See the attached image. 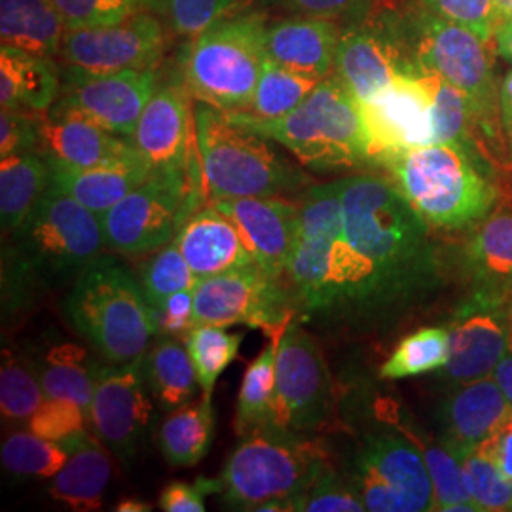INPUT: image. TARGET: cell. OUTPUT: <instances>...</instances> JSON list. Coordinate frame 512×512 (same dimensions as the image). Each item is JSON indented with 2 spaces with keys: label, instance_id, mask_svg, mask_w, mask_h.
<instances>
[{
  "label": "cell",
  "instance_id": "1",
  "mask_svg": "<svg viewBox=\"0 0 512 512\" xmlns=\"http://www.w3.org/2000/svg\"><path fill=\"white\" fill-rule=\"evenodd\" d=\"M340 184L349 260L344 329H391L442 289L431 226L382 175L359 173Z\"/></svg>",
  "mask_w": 512,
  "mask_h": 512
},
{
  "label": "cell",
  "instance_id": "2",
  "mask_svg": "<svg viewBox=\"0 0 512 512\" xmlns=\"http://www.w3.org/2000/svg\"><path fill=\"white\" fill-rule=\"evenodd\" d=\"M300 232L283 283L296 321L344 329L348 304V243L342 217V184H311L300 196Z\"/></svg>",
  "mask_w": 512,
  "mask_h": 512
},
{
  "label": "cell",
  "instance_id": "3",
  "mask_svg": "<svg viewBox=\"0 0 512 512\" xmlns=\"http://www.w3.org/2000/svg\"><path fill=\"white\" fill-rule=\"evenodd\" d=\"M196 150L207 200L285 198L310 186L304 171L275 150L274 141L234 112L198 103Z\"/></svg>",
  "mask_w": 512,
  "mask_h": 512
},
{
  "label": "cell",
  "instance_id": "4",
  "mask_svg": "<svg viewBox=\"0 0 512 512\" xmlns=\"http://www.w3.org/2000/svg\"><path fill=\"white\" fill-rule=\"evenodd\" d=\"M107 249L101 219L73 196L48 186L29 217L12 232L10 285L55 289L74 283Z\"/></svg>",
  "mask_w": 512,
  "mask_h": 512
},
{
  "label": "cell",
  "instance_id": "5",
  "mask_svg": "<svg viewBox=\"0 0 512 512\" xmlns=\"http://www.w3.org/2000/svg\"><path fill=\"white\" fill-rule=\"evenodd\" d=\"M234 114L315 173L374 164L361 103L334 74L323 78L287 116L260 120L245 110Z\"/></svg>",
  "mask_w": 512,
  "mask_h": 512
},
{
  "label": "cell",
  "instance_id": "6",
  "mask_svg": "<svg viewBox=\"0 0 512 512\" xmlns=\"http://www.w3.org/2000/svg\"><path fill=\"white\" fill-rule=\"evenodd\" d=\"M382 165L431 228H475L495 209L497 186L484 164L456 145L408 148Z\"/></svg>",
  "mask_w": 512,
  "mask_h": 512
},
{
  "label": "cell",
  "instance_id": "7",
  "mask_svg": "<svg viewBox=\"0 0 512 512\" xmlns=\"http://www.w3.org/2000/svg\"><path fill=\"white\" fill-rule=\"evenodd\" d=\"M63 311L73 329L107 363H128L147 353L156 336L141 281L118 258L101 255L76 277Z\"/></svg>",
  "mask_w": 512,
  "mask_h": 512
},
{
  "label": "cell",
  "instance_id": "8",
  "mask_svg": "<svg viewBox=\"0 0 512 512\" xmlns=\"http://www.w3.org/2000/svg\"><path fill=\"white\" fill-rule=\"evenodd\" d=\"M323 463L300 433L266 423L241 437L220 473L219 494L236 511H302Z\"/></svg>",
  "mask_w": 512,
  "mask_h": 512
},
{
  "label": "cell",
  "instance_id": "9",
  "mask_svg": "<svg viewBox=\"0 0 512 512\" xmlns=\"http://www.w3.org/2000/svg\"><path fill=\"white\" fill-rule=\"evenodd\" d=\"M266 25V14L243 12L188 38L179 78L192 99L228 112L247 110L268 61Z\"/></svg>",
  "mask_w": 512,
  "mask_h": 512
},
{
  "label": "cell",
  "instance_id": "10",
  "mask_svg": "<svg viewBox=\"0 0 512 512\" xmlns=\"http://www.w3.org/2000/svg\"><path fill=\"white\" fill-rule=\"evenodd\" d=\"M404 37L416 65L439 74L465 93L475 110L478 129L495 139L499 122V88L495 80V42L469 27L440 18L408 0L399 8Z\"/></svg>",
  "mask_w": 512,
  "mask_h": 512
},
{
  "label": "cell",
  "instance_id": "11",
  "mask_svg": "<svg viewBox=\"0 0 512 512\" xmlns=\"http://www.w3.org/2000/svg\"><path fill=\"white\" fill-rule=\"evenodd\" d=\"M207 190L200 171H152L145 183L101 217L107 249L124 256L154 253L177 238Z\"/></svg>",
  "mask_w": 512,
  "mask_h": 512
},
{
  "label": "cell",
  "instance_id": "12",
  "mask_svg": "<svg viewBox=\"0 0 512 512\" xmlns=\"http://www.w3.org/2000/svg\"><path fill=\"white\" fill-rule=\"evenodd\" d=\"M416 71L399 8L380 6L376 0L344 18L332 74L359 103L382 92L397 76Z\"/></svg>",
  "mask_w": 512,
  "mask_h": 512
},
{
  "label": "cell",
  "instance_id": "13",
  "mask_svg": "<svg viewBox=\"0 0 512 512\" xmlns=\"http://www.w3.org/2000/svg\"><path fill=\"white\" fill-rule=\"evenodd\" d=\"M351 484L366 511L423 512L435 509L433 482L420 448L403 429H380L361 440Z\"/></svg>",
  "mask_w": 512,
  "mask_h": 512
},
{
  "label": "cell",
  "instance_id": "14",
  "mask_svg": "<svg viewBox=\"0 0 512 512\" xmlns=\"http://www.w3.org/2000/svg\"><path fill=\"white\" fill-rule=\"evenodd\" d=\"M192 293L194 327L247 325L279 340L296 319L283 279L266 274L256 262L198 279Z\"/></svg>",
  "mask_w": 512,
  "mask_h": 512
},
{
  "label": "cell",
  "instance_id": "15",
  "mask_svg": "<svg viewBox=\"0 0 512 512\" xmlns=\"http://www.w3.org/2000/svg\"><path fill=\"white\" fill-rule=\"evenodd\" d=\"M332 408V376L323 349L294 319L277 348L270 423L302 435L327 425Z\"/></svg>",
  "mask_w": 512,
  "mask_h": 512
},
{
  "label": "cell",
  "instance_id": "16",
  "mask_svg": "<svg viewBox=\"0 0 512 512\" xmlns=\"http://www.w3.org/2000/svg\"><path fill=\"white\" fill-rule=\"evenodd\" d=\"M158 84V67L118 73L61 67V93L50 110L80 116L110 133L131 137Z\"/></svg>",
  "mask_w": 512,
  "mask_h": 512
},
{
  "label": "cell",
  "instance_id": "17",
  "mask_svg": "<svg viewBox=\"0 0 512 512\" xmlns=\"http://www.w3.org/2000/svg\"><path fill=\"white\" fill-rule=\"evenodd\" d=\"M158 14H139L109 25L67 29L59 57L63 67L88 73H118L158 67L167 33Z\"/></svg>",
  "mask_w": 512,
  "mask_h": 512
},
{
  "label": "cell",
  "instance_id": "18",
  "mask_svg": "<svg viewBox=\"0 0 512 512\" xmlns=\"http://www.w3.org/2000/svg\"><path fill=\"white\" fill-rule=\"evenodd\" d=\"M143 357L120 365H99L88 410L93 435L122 461L137 454L152 418Z\"/></svg>",
  "mask_w": 512,
  "mask_h": 512
},
{
  "label": "cell",
  "instance_id": "19",
  "mask_svg": "<svg viewBox=\"0 0 512 512\" xmlns=\"http://www.w3.org/2000/svg\"><path fill=\"white\" fill-rule=\"evenodd\" d=\"M450 355L442 368L448 384L459 385L492 376L511 332L507 304L501 298L469 293L448 323Z\"/></svg>",
  "mask_w": 512,
  "mask_h": 512
},
{
  "label": "cell",
  "instance_id": "20",
  "mask_svg": "<svg viewBox=\"0 0 512 512\" xmlns=\"http://www.w3.org/2000/svg\"><path fill=\"white\" fill-rule=\"evenodd\" d=\"M374 164L408 148L435 143L431 101L420 74H401L361 103Z\"/></svg>",
  "mask_w": 512,
  "mask_h": 512
},
{
  "label": "cell",
  "instance_id": "21",
  "mask_svg": "<svg viewBox=\"0 0 512 512\" xmlns=\"http://www.w3.org/2000/svg\"><path fill=\"white\" fill-rule=\"evenodd\" d=\"M236 224L249 253L266 272L283 279L300 232V205L283 198H232L211 202Z\"/></svg>",
  "mask_w": 512,
  "mask_h": 512
},
{
  "label": "cell",
  "instance_id": "22",
  "mask_svg": "<svg viewBox=\"0 0 512 512\" xmlns=\"http://www.w3.org/2000/svg\"><path fill=\"white\" fill-rule=\"evenodd\" d=\"M192 95L181 78L158 84L139 124L129 137L152 171H188L194 164L190 135H194Z\"/></svg>",
  "mask_w": 512,
  "mask_h": 512
},
{
  "label": "cell",
  "instance_id": "23",
  "mask_svg": "<svg viewBox=\"0 0 512 512\" xmlns=\"http://www.w3.org/2000/svg\"><path fill=\"white\" fill-rule=\"evenodd\" d=\"M512 404L494 378L452 385L439 406L440 442L461 459L494 439L511 421Z\"/></svg>",
  "mask_w": 512,
  "mask_h": 512
},
{
  "label": "cell",
  "instance_id": "24",
  "mask_svg": "<svg viewBox=\"0 0 512 512\" xmlns=\"http://www.w3.org/2000/svg\"><path fill=\"white\" fill-rule=\"evenodd\" d=\"M40 154L50 164L90 169L141 156L131 139L110 133L92 122L48 110L40 120Z\"/></svg>",
  "mask_w": 512,
  "mask_h": 512
},
{
  "label": "cell",
  "instance_id": "25",
  "mask_svg": "<svg viewBox=\"0 0 512 512\" xmlns=\"http://www.w3.org/2000/svg\"><path fill=\"white\" fill-rule=\"evenodd\" d=\"M340 35V19L310 16L274 19L266 25V54L281 67L323 80L334 71Z\"/></svg>",
  "mask_w": 512,
  "mask_h": 512
},
{
  "label": "cell",
  "instance_id": "26",
  "mask_svg": "<svg viewBox=\"0 0 512 512\" xmlns=\"http://www.w3.org/2000/svg\"><path fill=\"white\" fill-rule=\"evenodd\" d=\"M175 243L198 279L255 262L236 224L213 203L200 207L184 222Z\"/></svg>",
  "mask_w": 512,
  "mask_h": 512
},
{
  "label": "cell",
  "instance_id": "27",
  "mask_svg": "<svg viewBox=\"0 0 512 512\" xmlns=\"http://www.w3.org/2000/svg\"><path fill=\"white\" fill-rule=\"evenodd\" d=\"M463 270L469 293L505 300L512 291V209H497L473 228Z\"/></svg>",
  "mask_w": 512,
  "mask_h": 512
},
{
  "label": "cell",
  "instance_id": "28",
  "mask_svg": "<svg viewBox=\"0 0 512 512\" xmlns=\"http://www.w3.org/2000/svg\"><path fill=\"white\" fill-rule=\"evenodd\" d=\"M150 173L152 169L143 156L90 169L50 164V184L76 198L101 219L110 207L124 200L139 184L145 183Z\"/></svg>",
  "mask_w": 512,
  "mask_h": 512
},
{
  "label": "cell",
  "instance_id": "29",
  "mask_svg": "<svg viewBox=\"0 0 512 512\" xmlns=\"http://www.w3.org/2000/svg\"><path fill=\"white\" fill-rule=\"evenodd\" d=\"M69 442L73 454L52 478L50 495L73 511H99L112 476L110 452L90 431Z\"/></svg>",
  "mask_w": 512,
  "mask_h": 512
},
{
  "label": "cell",
  "instance_id": "30",
  "mask_svg": "<svg viewBox=\"0 0 512 512\" xmlns=\"http://www.w3.org/2000/svg\"><path fill=\"white\" fill-rule=\"evenodd\" d=\"M61 93V69L52 57L0 46L2 110L46 114Z\"/></svg>",
  "mask_w": 512,
  "mask_h": 512
},
{
  "label": "cell",
  "instance_id": "31",
  "mask_svg": "<svg viewBox=\"0 0 512 512\" xmlns=\"http://www.w3.org/2000/svg\"><path fill=\"white\" fill-rule=\"evenodd\" d=\"M67 25L52 0H0V44L59 57Z\"/></svg>",
  "mask_w": 512,
  "mask_h": 512
},
{
  "label": "cell",
  "instance_id": "32",
  "mask_svg": "<svg viewBox=\"0 0 512 512\" xmlns=\"http://www.w3.org/2000/svg\"><path fill=\"white\" fill-rule=\"evenodd\" d=\"M143 372L150 395L165 412L192 403L200 385L190 351L177 336L158 338L143 357Z\"/></svg>",
  "mask_w": 512,
  "mask_h": 512
},
{
  "label": "cell",
  "instance_id": "33",
  "mask_svg": "<svg viewBox=\"0 0 512 512\" xmlns=\"http://www.w3.org/2000/svg\"><path fill=\"white\" fill-rule=\"evenodd\" d=\"M418 74L431 101L435 143L456 145L469 152L480 164H486V156L482 154L476 141L478 124L475 110L471 107L467 95L459 92L454 84H450L448 80H444L442 76L429 69L418 67Z\"/></svg>",
  "mask_w": 512,
  "mask_h": 512
},
{
  "label": "cell",
  "instance_id": "34",
  "mask_svg": "<svg viewBox=\"0 0 512 512\" xmlns=\"http://www.w3.org/2000/svg\"><path fill=\"white\" fill-rule=\"evenodd\" d=\"M50 186V164L40 152L6 156L0 162V220L12 234Z\"/></svg>",
  "mask_w": 512,
  "mask_h": 512
},
{
  "label": "cell",
  "instance_id": "35",
  "mask_svg": "<svg viewBox=\"0 0 512 512\" xmlns=\"http://www.w3.org/2000/svg\"><path fill=\"white\" fill-rule=\"evenodd\" d=\"M215 439V412L211 401L188 403L173 410L160 425L158 446L173 467H194Z\"/></svg>",
  "mask_w": 512,
  "mask_h": 512
},
{
  "label": "cell",
  "instance_id": "36",
  "mask_svg": "<svg viewBox=\"0 0 512 512\" xmlns=\"http://www.w3.org/2000/svg\"><path fill=\"white\" fill-rule=\"evenodd\" d=\"M99 365L76 344H57L35 361L44 395L74 401L86 412L92 404Z\"/></svg>",
  "mask_w": 512,
  "mask_h": 512
},
{
  "label": "cell",
  "instance_id": "37",
  "mask_svg": "<svg viewBox=\"0 0 512 512\" xmlns=\"http://www.w3.org/2000/svg\"><path fill=\"white\" fill-rule=\"evenodd\" d=\"M71 454L69 442L44 439L31 431L10 433L0 448L2 467L18 478H54Z\"/></svg>",
  "mask_w": 512,
  "mask_h": 512
},
{
  "label": "cell",
  "instance_id": "38",
  "mask_svg": "<svg viewBox=\"0 0 512 512\" xmlns=\"http://www.w3.org/2000/svg\"><path fill=\"white\" fill-rule=\"evenodd\" d=\"M321 80L266 61L253 99L245 112L260 120H275L293 112Z\"/></svg>",
  "mask_w": 512,
  "mask_h": 512
},
{
  "label": "cell",
  "instance_id": "39",
  "mask_svg": "<svg viewBox=\"0 0 512 512\" xmlns=\"http://www.w3.org/2000/svg\"><path fill=\"white\" fill-rule=\"evenodd\" d=\"M279 340H272L245 370L236 406V433L239 437L270 423Z\"/></svg>",
  "mask_w": 512,
  "mask_h": 512
},
{
  "label": "cell",
  "instance_id": "40",
  "mask_svg": "<svg viewBox=\"0 0 512 512\" xmlns=\"http://www.w3.org/2000/svg\"><path fill=\"white\" fill-rule=\"evenodd\" d=\"M448 329L427 327L408 334L380 368L384 380H403L442 370L448 363Z\"/></svg>",
  "mask_w": 512,
  "mask_h": 512
},
{
  "label": "cell",
  "instance_id": "41",
  "mask_svg": "<svg viewBox=\"0 0 512 512\" xmlns=\"http://www.w3.org/2000/svg\"><path fill=\"white\" fill-rule=\"evenodd\" d=\"M183 340L196 366L203 399L211 401L220 374L238 357L243 334L228 332L217 325H200L190 330Z\"/></svg>",
  "mask_w": 512,
  "mask_h": 512
},
{
  "label": "cell",
  "instance_id": "42",
  "mask_svg": "<svg viewBox=\"0 0 512 512\" xmlns=\"http://www.w3.org/2000/svg\"><path fill=\"white\" fill-rule=\"evenodd\" d=\"M490 440L459 459L463 482L478 511H512V480L501 471Z\"/></svg>",
  "mask_w": 512,
  "mask_h": 512
},
{
  "label": "cell",
  "instance_id": "43",
  "mask_svg": "<svg viewBox=\"0 0 512 512\" xmlns=\"http://www.w3.org/2000/svg\"><path fill=\"white\" fill-rule=\"evenodd\" d=\"M403 431L416 442L429 469V476L433 482V494H435L433 511L480 512L465 488L459 459L442 442L433 444L420 437L418 433H412L408 429Z\"/></svg>",
  "mask_w": 512,
  "mask_h": 512
},
{
  "label": "cell",
  "instance_id": "44",
  "mask_svg": "<svg viewBox=\"0 0 512 512\" xmlns=\"http://www.w3.org/2000/svg\"><path fill=\"white\" fill-rule=\"evenodd\" d=\"M46 395L38 378L35 361L6 357L0 370V410L8 421H27L44 403Z\"/></svg>",
  "mask_w": 512,
  "mask_h": 512
},
{
  "label": "cell",
  "instance_id": "45",
  "mask_svg": "<svg viewBox=\"0 0 512 512\" xmlns=\"http://www.w3.org/2000/svg\"><path fill=\"white\" fill-rule=\"evenodd\" d=\"M139 281L147 296L150 308H160L173 294L194 289L198 277L190 270L175 239L154 255L139 270Z\"/></svg>",
  "mask_w": 512,
  "mask_h": 512
},
{
  "label": "cell",
  "instance_id": "46",
  "mask_svg": "<svg viewBox=\"0 0 512 512\" xmlns=\"http://www.w3.org/2000/svg\"><path fill=\"white\" fill-rule=\"evenodd\" d=\"M67 29L109 25L139 14H164L165 0H52Z\"/></svg>",
  "mask_w": 512,
  "mask_h": 512
},
{
  "label": "cell",
  "instance_id": "47",
  "mask_svg": "<svg viewBox=\"0 0 512 512\" xmlns=\"http://www.w3.org/2000/svg\"><path fill=\"white\" fill-rule=\"evenodd\" d=\"M88 412L69 399H50L38 406L37 412L27 420V427L38 437L57 442H69L88 431Z\"/></svg>",
  "mask_w": 512,
  "mask_h": 512
},
{
  "label": "cell",
  "instance_id": "48",
  "mask_svg": "<svg viewBox=\"0 0 512 512\" xmlns=\"http://www.w3.org/2000/svg\"><path fill=\"white\" fill-rule=\"evenodd\" d=\"M302 511L308 512H363L365 503L351 480L346 482L325 461L311 482L310 490L302 497Z\"/></svg>",
  "mask_w": 512,
  "mask_h": 512
},
{
  "label": "cell",
  "instance_id": "49",
  "mask_svg": "<svg viewBox=\"0 0 512 512\" xmlns=\"http://www.w3.org/2000/svg\"><path fill=\"white\" fill-rule=\"evenodd\" d=\"M171 27L179 37L192 38L232 16L243 0H165Z\"/></svg>",
  "mask_w": 512,
  "mask_h": 512
},
{
  "label": "cell",
  "instance_id": "50",
  "mask_svg": "<svg viewBox=\"0 0 512 512\" xmlns=\"http://www.w3.org/2000/svg\"><path fill=\"white\" fill-rule=\"evenodd\" d=\"M440 18L469 27L476 35L494 42L499 19L492 0H418Z\"/></svg>",
  "mask_w": 512,
  "mask_h": 512
},
{
  "label": "cell",
  "instance_id": "51",
  "mask_svg": "<svg viewBox=\"0 0 512 512\" xmlns=\"http://www.w3.org/2000/svg\"><path fill=\"white\" fill-rule=\"evenodd\" d=\"M40 120L42 114L25 110L0 112V158L40 152Z\"/></svg>",
  "mask_w": 512,
  "mask_h": 512
},
{
  "label": "cell",
  "instance_id": "52",
  "mask_svg": "<svg viewBox=\"0 0 512 512\" xmlns=\"http://www.w3.org/2000/svg\"><path fill=\"white\" fill-rule=\"evenodd\" d=\"M376 0H256L264 10H274L287 16L342 19L351 12L365 8Z\"/></svg>",
  "mask_w": 512,
  "mask_h": 512
},
{
  "label": "cell",
  "instance_id": "53",
  "mask_svg": "<svg viewBox=\"0 0 512 512\" xmlns=\"http://www.w3.org/2000/svg\"><path fill=\"white\" fill-rule=\"evenodd\" d=\"M156 336H186L194 329V293L192 289L173 294L160 308L152 310Z\"/></svg>",
  "mask_w": 512,
  "mask_h": 512
},
{
  "label": "cell",
  "instance_id": "54",
  "mask_svg": "<svg viewBox=\"0 0 512 512\" xmlns=\"http://www.w3.org/2000/svg\"><path fill=\"white\" fill-rule=\"evenodd\" d=\"M219 480H196L188 482H171L160 495V509L165 512H203L205 495L219 494Z\"/></svg>",
  "mask_w": 512,
  "mask_h": 512
},
{
  "label": "cell",
  "instance_id": "55",
  "mask_svg": "<svg viewBox=\"0 0 512 512\" xmlns=\"http://www.w3.org/2000/svg\"><path fill=\"white\" fill-rule=\"evenodd\" d=\"M490 442L501 471L512 480V418Z\"/></svg>",
  "mask_w": 512,
  "mask_h": 512
},
{
  "label": "cell",
  "instance_id": "56",
  "mask_svg": "<svg viewBox=\"0 0 512 512\" xmlns=\"http://www.w3.org/2000/svg\"><path fill=\"white\" fill-rule=\"evenodd\" d=\"M499 122L512 150V71L507 73L499 86Z\"/></svg>",
  "mask_w": 512,
  "mask_h": 512
},
{
  "label": "cell",
  "instance_id": "57",
  "mask_svg": "<svg viewBox=\"0 0 512 512\" xmlns=\"http://www.w3.org/2000/svg\"><path fill=\"white\" fill-rule=\"evenodd\" d=\"M492 378H494L495 384L499 385V389L503 391V395L507 397V401L512 404V329L509 332L507 349H505L501 361L495 365Z\"/></svg>",
  "mask_w": 512,
  "mask_h": 512
},
{
  "label": "cell",
  "instance_id": "58",
  "mask_svg": "<svg viewBox=\"0 0 512 512\" xmlns=\"http://www.w3.org/2000/svg\"><path fill=\"white\" fill-rule=\"evenodd\" d=\"M494 42L497 55L512 63V18L499 23V27L495 31Z\"/></svg>",
  "mask_w": 512,
  "mask_h": 512
},
{
  "label": "cell",
  "instance_id": "59",
  "mask_svg": "<svg viewBox=\"0 0 512 512\" xmlns=\"http://www.w3.org/2000/svg\"><path fill=\"white\" fill-rule=\"evenodd\" d=\"M116 511L118 512H148L152 511V507L145 503V501H139V499H122L118 505H116Z\"/></svg>",
  "mask_w": 512,
  "mask_h": 512
},
{
  "label": "cell",
  "instance_id": "60",
  "mask_svg": "<svg viewBox=\"0 0 512 512\" xmlns=\"http://www.w3.org/2000/svg\"><path fill=\"white\" fill-rule=\"evenodd\" d=\"M499 23L512 18V0H492ZM499 27V25H497Z\"/></svg>",
  "mask_w": 512,
  "mask_h": 512
},
{
  "label": "cell",
  "instance_id": "61",
  "mask_svg": "<svg viewBox=\"0 0 512 512\" xmlns=\"http://www.w3.org/2000/svg\"><path fill=\"white\" fill-rule=\"evenodd\" d=\"M505 304H507V313H509V321H511V329H512V291L507 294V298H505Z\"/></svg>",
  "mask_w": 512,
  "mask_h": 512
}]
</instances>
